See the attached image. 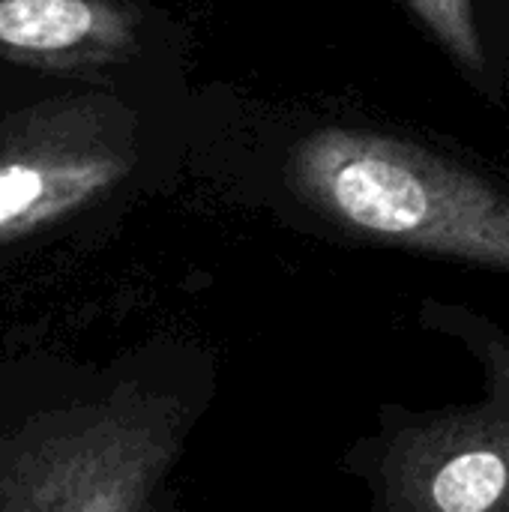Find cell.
I'll return each instance as SVG.
<instances>
[{
  "label": "cell",
  "mask_w": 509,
  "mask_h": 512,
  "mask_svg": "<svg viewBox=\"0 0 509 512\" xmlns=\"http://www.w3.org/2000/svg\"><path fill=\"white\" fill-rule=\"evenodd\" d=\"M405 512H509V417L477 411L411 429L393 456Z\"/></svg>",
  "instance_id": "7a4b0ae2"
},
{
  "label": "cell",
  "mask_w": 509,
  "mask_h": 512,
  "mask_svg": "<svg viewBox=\"0 0 509 512\" xmlns=\"http://www.w3.org/2000/svg\"><path fill=\"white\" fill-rule=\"evenodd\" d=\"M126 171V159L108 150L54 144L21 147L0 159V234L24 231L48 216H60L111 186Z\"/></svg>",
  "instance_id": "3957f363"
},
{
  "label": "cell",
  "mask_w": 509,
  "mask_h": 512,
  "mask_svg": "<svg viewBox=\"0 0 509 512\" xmlns=\"http://www.w3.org/2000/svg\"><path fill=\"white\" fill-rule=\"evenodd\" d=\"M141 495V492H138ZM138 495H129V498H120V501H114V504H108V507H102L99 512H114V510H123V507H132L135 501H138ZM96 512V510H90Z\"/></svg>",
  "instance_id": "8992f818"
},
{
  "label": "cell",
  "mask_w": 509,
  "mask_h": 512,
  "mask_svg": "<svg viewBox=\"0 0 509 512\" xmlns=\"http://www.w3.org/2000/svg\"><path fill=\"white\" fill-rule=\"evenodd\" d=\"M288 183L357 234L509 273L507 192L417 144L360 129H318L294 147Z\"/></svg>",
  "instance_id": "6da1fadb"
},
{
  "label": "cell",
  "mask_w": 509,
  "mask_h": 512,
  "mask_svg": "<svg viewBox=\"0 0 509 512\" xmlns=\"http://www.w3.org/2000/svg\"><path fill=\"white\" fill-rule=\"evenodd\" d=\"M129 24L96 0H0V45L27 54H108Z\"/></svg>",
  "instance_id": "277c9868"
},
{
  "label": "cell",
  "mask_w": 509,
  "mask_h": 512,
  "mask_svg": "<svg viewBox=\"0 0 509 512\" xmlns=\"http://www.w3.org/2000/svg\"><path fill=\"white\" fill-rule=\"evenodd\" d=\"M411 9L426 21V27L441 39V45L468 69L483 72L486 54L477 30L471 0H408Z\"/></svg>",
  "instance_id": "5b68a950"
}]
</instances>
